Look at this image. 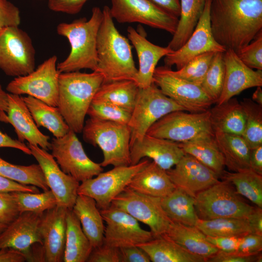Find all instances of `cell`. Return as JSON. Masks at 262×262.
Returning a JSON list of instances; mask_svg holds the SVG:
<instances>
[{"mask_svg":"<svg viewBox=\"0 0 262 262\" xmlns=\"http://www.w3.org/2000/svg\"><path fill=\"white\" fill-rule=\"evenodd\" d=\"M103 82L98 71L60 73L57 107L70 130L82 132L84 119L93 99Z\"/></svg>","mask_w":262,"mask_h":262,"instance_id":"4","label":"cell"},{"mask_svg":"<svg viewBox=\"0 0 262 262\" xmlns=\"http://www.w3.org/2000/svg\"><path fill=\"white\" fill-rule=\"evenodd\" d=\"M211 122L215 131L242 136L246 117L243 107L236 98L210 109Z\"/></svg>","mask_w":262,"mask_h":262,"instance_id":"29","label":"cell"},{"mask_svg":"<svg viewBox=\"0 0 262 262\" xmlns=\"http://www.w3.org/2000/svg\"><path fill=\"white\" fill-rule=\"evenodd\" d=\"M68 210L57 205L42 214L39 232L45 262H63Z\"/></svg>","mask_w":262,"mask_h":262,"instance_id":"20","label":"cell"},{"mask_svg":"<svg viewBox=\"0 0 262 262\" xmlns=\"http://www.w3.org/2000/svg\"><path fill=\"white\" fill-rule=\"evenodd\" d=\"M214 138L229 170L237 172L249 169L250 148L242 136L215 131Z\"/></svg>","mask_w":262,"mask_h":262,"instance_id":"30","label":"cell"},{"mask_svg":"<svg viewBox=\"0 0 262 262\" xmlns=\"http://www.w3.org/2000/svg\"><path fill=\"white\" fill-rule=\"evenodd\" d=\"M21 18L19 9L8 0H0V31L13 26H18Z\"/></svg>","mask_w":262,"mask_h":262,"instance_id":"48","label":"cell"},{"mask_svg":"<svg viewBox=\"0 0 262 262\" xmlns=\"http://www.w3.org/2000/svg\"><path fill=\"white\" fill-rule=\"evenodd\" d=\"M4 123L14 127L18 140L38 146L46 150H50L49 136L43 133L38 128L20 95L8 93V104Z\"/></svg>","mask_w":262,"mask_h":262,"instance_id":"23","label":"cell"},{"mask_svg":"<svg viewBox=\"0 0 262 262\" xmlns=\"http://www.w3.org/2000/svg\"><path fill=\"white\" fill-rule=\"evenodd\" d=\"M20 213L26 212L42 213L57 205V200L50 190L42 193L12 192Z\"/></svg>","mask_w":262,"mask_h":262,"instance_id":"43","label":"cell"},{"mask_svg":"<svg viewBox=\"0 0 262 262\" xmlns=\"http://www.w3.org/2000/svg\"><path fill=\"white\" fill-rule=\"evenodd\" d=\"M179 144L185 153L195 158L220 178L225 166L223 156L214 135L179 143Z\"/></svg>","mask_w":262,"mask_h":262,"instance_id":"35","label":"cell"},{"mask_svg":"<svg viewBox=\"0 0 262 262\" xmlns=\"http://www.w3.org/2000/svg\"><path fill=\"white\" fill-rule=\"evenodd\" d=\"M262 260V253L245 255L236 251L227 253L219 250L213 256L208 258L206 262H261Z\"/></svg>","mask_w":262,"mask_h":262,"instance_id":"51","label":"cell"},{"mask_svg":"<svg viewBox=\"0 0 262 262\" xmlns=\"http://www.w3.org/2000/svg\"><path fill=\"white\" fill-rule=\"evenodd\" d=\"M5 224L0 223V234L3 231V230L6 228V226Z\"/></svg>","mask_w":262,"mask_h":262,"instance_id":"63","label":"cell"},{"mask_svg":"<svg viewBox=\"0 0 262 262\" xmlns=\"http://www.w3.org/2000/svg\"><path fill=\"white\" fill-rule=\"evenodd\" d=\"M195 202V197L176 187L169 195L161 198L162 208L172 221L190 226H195L199 219Z\"/></svg>","mask_w":262,"mask_h":262,"instance_id":"34","label":"cell"},{"mask_svg":"<svg viewBox=\"0 0 262 262\" xmlns=\"http://www.w3.org/2000/svg\"><path fill=\"white\" fill-rule=\"evenodd\" d=\"M111 205L128 213L149 228L154 238L164 235L172 221L161 204V198L145 195L127 187Z\"/></svg>","mask_w":262,"mask_h":262,"instance_id":"13","label":"cell"},{"mask_svg":"<svg viewBox=\"0 0 262 262\" xmlns=\"http://www.w3.org/2000/svg\"><path fill=\"white\" fill-rule=\"evenodd\" d=\"M139 87L130 80L102 83L92 101L108 102L131 112Z\"/></svg>","mask_w":262,"mask_h":262,"instance_id":"37","label":"cell"},{"mask_svg":"<svg viewBox=\"0 0 262 262\" xmlns=\"http://www.w3.org/2000/svg\"><path fill=\"white\" fill-rule=\"evenodd\" d=\"M220 178L230 182L238 194L262 208V175L249 168L237 172L224 171Z\"/></svg>","mask_w":262,"mask_h":262,"instance_id":"38","label":"cell"},{"mask_svg":"<svg viewBox=\"0 0 262 262\" xmlns=\"http://www.w3.org/2000/svg\"><path fill=\"white\" fill-rule=\"evenodd\" d=\"M195 226L207 236L241 237L252 233L247 219L218 218L209 220L199 218Z\"/></svg>","mask_w":262,"mask_h":262,"instance_id":"39","label":"cell"},{"mask_svg":"<svg viewBox=\"0 0 262 262\" xmlns=\"http://www.w3.org/2000/svg\"><path fill=\"white\" fill-rule=\"evenodd\" d=\"M42 213L29 212L20 213L0 234V249L13 248L27 255L33 244L42 245L39 232Z\"/></svg>","mask_w":262,"mask_h":262,"instance_id":"24","label":"cell"},{"mask_svg":"<svg viewBox=\"0 0 262 262\" xmlns=\"http://www.w3.org/2000/svg\"><path fill=\"white\" fill-rule=\"evenodd\" d=\"M20 213L17 202L12 193L0 192V223L8 225Z\"/></svg>","mask_w":262,"mask_h":262,"instance_id":"47","label":"cell"},{"mask_svg":"<svg viewBox=\"0 0 262 262\" xmlns=\"http://www.w3.org/2000/svg\"><path fill=\"white\" fill-rule=\"evenodd\" d=\"M141 160L138 164L116 166L108 171L100 172L95 178L82 182L78 195L93 198L100 210L109 207L114 198L128 186L132 178L148 163Z\"/></svg>","mask_w":262,"mask_h":262,"instance_id":"10","label":"cell"},{"mask_svg":"<svg viewBox=\"0 0 262 262\" xmlns=\"http://www.w3.org/2000/svg\"><path fill=\"white\" fill-rule=\"evenodd\" d=\"M184 111H175L165 115L154 123L146 134L178 143L214 135L210 110L201 113Z\"/></svg>","mask_w":262,"mask_h":262,"instance_id":"8","label":"cell"},{"mask_svg":"<svg viewBox=\"0 0 262 262\" xmlns=\"http://www.w3.org/2000/svg\"><path fill=\"white\" fill-rule=\"evenodd\" d=\"M120 262H150L147 254L138 246L119 248Z\"/></svg>","mask_w":262,"mask_h":262,"instance_id":"54","label":"cell"},{"mask_svg":"<svg viewBox=\"0 0 262 262\" xmlns=\"http://www.w3.org/2000/svg\"><path fill=\"white\" fill-rule=\"evenodd\" d=\"M86 262H120L119 248L103 243L92 249Z\"/></svg>","mask_w":262,"mask_h":262,"instance_id":"49","label":"cell"},{"mask_svg":"<svg viewBox=\"0 0 262 262\" xmlns=\"http://www.w3.org/2000/svg\"><path fill=\"white\" fill-rule=\"evenodd\" d=\"M50 10L70 15L78 14L89 0H48Z\"/></svg>","mask_w":262,"mask_h":262,"instance_id":"52","label":"cell"},{"mask_svg":"<svg viewBox=\"0 0 262 262\" xmlns=\"http://www.w3.org/2000/svg\"><path fill=\"white\" fill-rule=\"evenodd\" d=\"M57 57H50L29 74L15 77L7 85L8 93L26 94L47 104L57 107L59 76Z\"/></svg>","mask_w":262,"mask_h":262,"instance_id":"11","label":"cell"},{"mask_svg":"<svg viewBox=\"0 0 262 262\" xmlns=\"http://www.w3.org/2000/svg\"><path fill=\"white\" fill-rule=\"evenodd\" d=\"M27 261L26 255L18 250L4 247L0 249V262H24Z\"/></svg>","mask_w":262,"mask_h":262,"instance_id":"56","label":"cell"},{"mask_svg":"<svg viewBox=\"0 0 262 262\" xmlns=\"http://www.w3.org/2000/svg\"><path fill=\"white\" fill-rule=\"evenodd\" d=\"M72 211L79 219L82 228L93 248L103 243L104 220L95 200L92 197L78 195Z\"/></svg>","mask_w":262,"mask_h":262,"instance_id":"28","label":"cell"},{"mask_svg":"<svg viewBox=\"0 0 262 262\" xmlns=\"http://www.w3.org/2000/svg\"><path fill=\"white\" fill-rule=\"evenodd\" d=\"M25 192L39 193L37 187L19 183L0 176V192Z\"/></svg>","mask_w":262,"mask_h":262,"instance_id":"55","label":"cell"},{"mask_svg":"<svg viewBox=\"0 0 262 262\" xmlns=\"http://www.w3.org/2000/svg\"><path fill=\"white\" fill-rule=\"evenodd\" d=\"M32 155L40 166L48 186L53 193L57 206L72 210L78 194L80 182L65 173L47 150L28 144Z\"/></svg>","mask_w":262,"mask_h":262,"instance_id":"18","label":"cell"},{"mask_svg":"<svg viewBox=\"0 0 262 262\" xmlns=\"http://www.w3.org/2000/svg\"><path fill=\"white\" fill-rule=\"evenodd\" d=\"M66 229L63 262H85L93 249L82 230L80 221L72 210L66 216Z\"/></svg>","mask_w":262,"mask_h":262,"instance_id":"32","label":"cell"},{"mask_svg":"<svg viewBox=\"0 0 262 262\" xmlns=\"http://www.w3.org/2000/svg\"><path fill=\"white\" fill-rule=\"evenodd\" d=\"M106 223L103 243L118 248L137 246L154 238L138 221L126 212L111 205L100 210Z\"/></svg>","mask_w":262,"mask_h":262,"instance_id":"16","label":"cell"},{"mask_svg":"<svg viewBox=\"0 0 262 262\" xmlns=\"http://www.w3.org/2000/svg\"><path fill=\"white\" fill-rule=\"evenodd\" d=\"M237 55L249 67L262 70V31Z\"/></svg>","mask_w":262,"mask_h":262,"instance_id":"46","label":"cell"},{"mask_svg":"<svg viewBox=\"0 0 262 262\" xmlns=\"http://www.w3.org/2000/svg\"><path fill=\"white\" fill-rule=\"evenodd\" d=\"M102 18V11L98 7H94L89 20L82 17L70 23L63 22L58 25L57 33L66 38L70 45L67 57L57 64L60 73L82 69L97 71V37Z\"/></svg>","mask_w":262,"mask_h":262,"instance_id":"3","label":"cell"},{"mask_svg":"<svg viewBox=\"0 0 262 262\" xmlns=\"http://www.w3.org/2000/svg\"><path fill=\"white\" fill-rule=\"evenodd\" d=\"M0 147H10L21 150L28 155H31V151L28 146L18 140L14 139L6 133L0 130Z\"/></svg>","mask_w":262,"mask_h":262,"instance_id":"57","label":"cell"},{"mask_svg":"<svg viewBox=\"0 0 262 262\" xmlns=\"http://www.w3.org/2000/svg\"><path fill=\"white\" fill-rule=\"evenodd\" d=\"M252 100L258 104L262 106V89L261 86H257L252 96Z\"/></svg>","mask_w":262,"mask_h":262,"instance_id":"62","label":"cell"},{"mask_svg":"<svg viewBox=\"0 0 262 262\" xmlns=\"http://www.w3.org/2000/svg\"><path fill=\"white\" fill-rule=\"evenodd\" d=\"M195 207L199 218L247 219L255 207L245 202L229 181L223 180L197 193Z\"/></svg>","mask_w":262,"mask_h":262,"instance_id":"6","label":"cell"},{"mask_svg":"<svg viewBox=\"0 0 262 262\" xmlns=\"http://www.w3.org/2000/svg\"><path fill=\"white\" fill-rule=\"evenodd\" d=\"M252 233L262 235V209L255 207L247 218Z\"/></svg>","mask_w":262,"mask_h":262,"instance_id":"58","label":"cell"},{"mask_svg":"<svg viewBox=\"0 0 262 262\" xmlns=\"http://www.w3.org/2000/svg\"><path fill=\"white\" fill-rule=\"evenodd\" d=\"M206 0H180V15L176 30L167 46L173 51L187 41L202 15Z\"/></svg>","mask_w":262,"mask_h":262,"instance_id":"36","label":"cell"},{"mask_svg":"<svg viewBox=\"0 0 262 262\" xmlns=\"http://www.w3.org/2000/svg\"><path fill=\"white\" fill-rule=\"evenodd\" d=\"M0 176L19 183L35 186L43 191L49 189L38 164L16 165L4 160L0 156Z\"/></svg>","mask_w":262,"mask_h":262,"instance_id":"40","label":"cell"},{"mask_svg":"<svg viewBox=\"0 0 262 262\" xmlns=\"http://www.w3.org/2000/svg\"><path fill=\"white\" fill-rule=\"evenodd\" d=\"M184 109L165 96L153 82L138 89L136 100L128 124L131 130L130 147L141 140L149 128L165 115Z\"/></svg>","mask_w":262,"mask_h":262,"instance_id":"7","label":"cell"},{"mask_svg":"<svg viewBox=\"0 0 262 262\" xmlns=\"http://www.w3.org/2000/svg\"><path fill=\"white\" fill-rule=\"evenodd\" d=\"M174 166L166 170L171 181L194 197L220 181L214 172L188 154L185 153Z\"/></svg>","mask_w":262,"mask_h":262,"instance_id":"19","label":"cell"},{"mask_svg":"<svg viewBox=\"0 0 262 262\" xmlns=\"http://www.w3.org/2000/svg\"><path fill=\"white\" fill-rule=\"evenodd\" d=\"M171 14L179 17L180 15V0H149Z\"/></svg>","mask_w":262,"mask_h":262,"instance_id":"60","label":"cell"},{"mask_svg":"<svg viewBox=\"0 0 262 262\" xmlns=\"http://www.w3.org/2000/svg\"><path fill=\"white\" fill-rule=\"evenodd\" d=\"M162 236L174 241L191 253L207 260L219 250L207 239L206 235L196 226L172 221Z\"/></svg>","mask_w":262,"mask_h":262,"instance_id":"27","label":"cell"},{"mask_svg":"<svg viewBox=\"0 0 262 262\" xmlns=\"http://www.w3.org/2000/svg\"><path fill=\"white\" fill-rule=\"evenodd\" d=\"M210 19L216 41L238 54L262 31V0H211Z\"/></svg>","mask_w":262,"mask_h":262,"instance_id":"1","label":"cell"},{"mask_svg":"<svg viewBox=\"0 0 262 262\" xmlns=\"http://www.w3.org/2000/svg\"><path fill=\"white\" fill-rule=\"evenodd\" d=\"M153 82L165 96L181 106L185 111L206 112L214 103L200 85L178 77L170 67L165 66L156 67Z\"/></svg>","mask_w":262,"mask_h":262,"instance_id":"14","label":"cell"},{"mask_svg":"<svg viewBox=\"0 0 262 262\" xmlns=\"http://www.w3.org/2000/svg\"><path fill=\"white\" fill-rule=\"evenodd\" d=\"M8 104V93L5 91L0 84V121L3 122L6 115Z\"/></svg>","mask_w":262,"mask_h":262,"instance_id":"61","label":"cell"},{"mask_svg":"<svg viewBox=\"0 0 262 262\" xmlns=\"http://www.w3.org/2000/svg\"><path fill=\"white\" fill-rule=\"evenodd\" d=\"M207 240L219 250L234 252L237 250L241 237L236 236H207Z\"/></svg>","mask_w":262,"mask_h":262,"instance_id":"53","label":"cell"},{"mask_svg":"<svg viewBox=\"0 0 262 262\" xmlns=\"http://www.w3.org/2000/svg\"><path fill=\"white\" fill-rule=\"evenodd\" d=\"M35 54L31 38L18 26L0 31V69L6 75L15 78L33 71Z\"/></svg>","mask_w":262,"mask_h":262,"instance_id":"9","label":"cell"},{"mask_svg":"<svg viewBox=\"0 0 262 262\" xmlns=\"http://www.w3.org/2000/svg\"><path fill=\"white\" fill-rule=\"evenodd\" d=\"M249 168L262 175V145L250 149Z\"/></svg>","mask_w":262,"mask_h":262,"instance_id":"59","label":"cell"},{"mask_svg":"<svg viewBox=\"0 0 262 262\" xmlns=\"http://www.w3.org/2000/svg\"><path fill=\"white\" fill-rule=\"evenodd\" d=\"M224 52H218L214 54L200 84L214 103H216L218 100L223 87L225 73Z\"/></svg>","mask_w":262,"mask_h":262,"instance_id":"42","label":"cell"},{"mask_svg":"<svg viewBox=\"0 0 262 262\" xmlns=\"http://www.w3.org/2000/svg\"><path fill=\"white\" fill-rule=\"evenodd\" d=\"M128 187L140 193L163 198L176 188L166 170L153 161L149 163L132 179Z\"/></svg>","mask_w":262,"mask_h":262,"instance_id":"26","label":"cell"},{"mask_svg":"<svg viewBox=\"0 0 262 262\" xmlns=\"http://www.w3.org/2000/svg\"><path fill=\"white\" fill-rule=\"evenodd\" d=\"M240 103L246 117L242 137L251 149L262 145V106L247 98Z\"/></svg>","mask_w":262,"mask_h":262,"instance_id":"41","label":"cell"},{"mask_svg":"<svg viewBox=\"0 0 262 262\" xmlns=\"http://www.w3.org/2000/svg\"><path fill=\"white\" fill-rule=\"evenodd\" d=\"M215 53L208 52L197 56L173 72L183 80L200 85Z\"/></svg>","mask_w":262,"mask_h":262,"instance_id":"44","label":"cell"},{"mask_svg":"<svg viewBox=\"0 0 262 262\" xmlns=\"http://www.w3.org/2000/svg\"><path fill=\"white\" fill-rule=\"evenodd\" d=\"M76 134L69 130L64 136L53 138L50 150L62 170L82 182L98 175L103 168L88 157Z\"/></svg>","mask_w":262,"mask_h":262,"instance_id":"12","label":"cell"},{"mask_svg":"<svg viewBox=\"0 0 262 262\" xmlns=\"http://www.w3.org/2000/svg\"><path fill=\"white\" fill-rule=\"evenodd\" d=\"M23 98L38 128L41 126L47 129L56 138L64 136L69 131L57 107L31 96Z\"/></svg>","mask_w":262,"mask_h":262,"instance_id":"33","label":"cell"},{"mask_svg":"<svg viewBox=\"0 0 262 262\" xmlns=\"http://www.w3.org/2000/svg\"><path fill=\"white\" fill-rule=\"evenodd\" d=\"M82 132L84 141L102 150V167L131 165V130L128 125L90 117Z\"/></svg>","mask_w":262,"mask_h":262,"instance_id":"5","label":"cell"},{"mask_svg":"<svg viewBox=\"0 0 262 262\" xmlns=\"http://www.w3.org/2000/svg\"><path fill=\"white\" fill-rule=\"evenodd\" d=\"M153 262H206L203 257L190 253L164 236L137 245Z\"/></svg>","mask_w":262,"mask_h":262,"instance_id":"31","label":"cell"},{"mask_svg":"<svg viewBox=\"0 0 262 262\" xmlns=\"http://www.w3.org/2000/svg\"><path fill=\"white\" fill-rule=\"evenodd\" d=\"M110 13L119 23L138 22L164 30L172 35L179 17L149 0H110Z\"/></svg>","mask_w":262,"mask_h":262,"instance_id":"15","label":"cell"},{"mask_svg":"<svg viewBox=\"0 0 262 262\" xmlns=\"http://www.w3.org/2000/svg\"><path fill=\"white\" fill-rule=\"evenodd\" d=\"M102 11L103 18L97 37V71L102 74L103 83L133 81L138 69L133 59L131 46L115 27L110 7L104 6Z\"/></svg>","mask_w":262,"mask_h":262,"instance_id":"2","label":"cell"},{"mask_svg":"<svg viewBox=\"0 0 262 262\" xmlns=\"http://www.w3.org/2000/svg\"><path fill=\"white\" fill-rule=\"evenodd\" d=\"M87 115L90 117L128 125L131 112L108 102L92 101Z\"/></svg>","mask_w":262,"mask_h":262,"instance_id":"45","label":"cell"},{"mask_svg":"<svg viewBox=\"0 0 262 262\" xmlns=\"http://www.w3.org/2000/svg\"><path fill=\"white\" fill-rule=\"evenodd\" d=\"M262 235L250 233L241 237L236 252L245 255H253L262 253Z\"/></svg>","mask_w":262,"mask_h":262,"instance_id":"50","label":"cell"},{"mask_svg":"<svg viewBox=\"0 0 262 262\" xmlns=\"http://www.w3.org/2000/svg\"><path fill=\"white\" fill-rule=\"evenodd\" d=\"M224 59V82L216 104L225 102L246 89L262 86V70L256 71L249 67L230 49L225 51Z\"/></svg>","mask_w":262,"mask_h":262,"instance_id":"22","label":"cell"},{"mask_svg":"<svg viewBox=\"0 0 262 262\" xmlns=\"http://www.w3.org/2000/svg\"><path fill=\"white\" fill-rule=\"evenodd\" d=\"M129 39L137 54L139 68L133 80L139 88H145L153 83V76L159 61L173 51L168 46L162 47L149 42L146 35L140 33L133 27L127 29Z\"/></svg>","mask_w":262,"mask_h":262,"instance_id":"25","label":"cell"},{"mask_svg":"<svg viewBox=\"0 0 262 262\" xmlns=\"http://www.w3.org/2000/svg\"><path fill=\"white\" fill-rule=\"evenodd\" d=\"M185 154L179 143L145 134L130 147L131 165L147 157L165 170L174 166Z\"/></svg>","mask_w":262,"mask_h":262,"instance_id":"21","label":"cell"},{"mask_svg":"<svg viewBox=\"0 0 262 262\" xmlns=\"http://www.w3.org/2000/svg\"><path fill=\"white\" fill-rule=\"evenodd\" d=\"M211 0H206L204 10L193 33L179 49L168 54L164 58L165 66L182 68L191 59L203 53L224 52L226 49L218 43L212 33L210 11Z\"/></svg>","mask_w":262,"mask_h":262,"instance_id":"17","label":"cell"}]
</instances>
